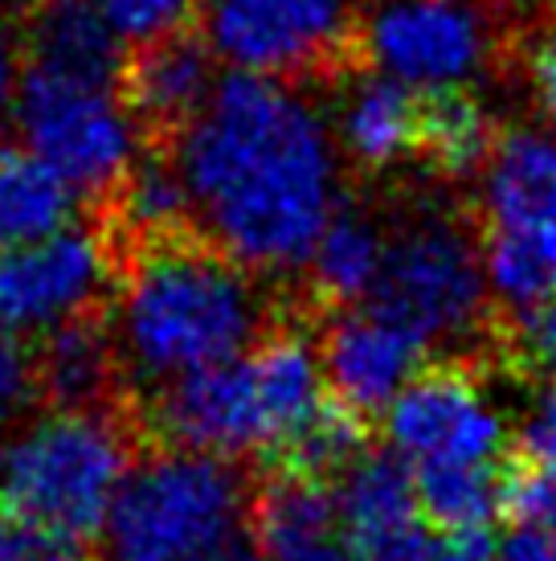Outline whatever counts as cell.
I'll use <instances>...</instances> for the list:
<instances>
[{
    "label": "cell",
    "instance_id": "obj_30",
    "mask_svg": "<svg viewBox=\"0 0 556 561\" xmlns=\"http://www.w3.org/2000/svg\"><path fill=\"white\" fill-rule=\"evenodd\" d=\"M528 82L536 94V107L544 111V119L556 127V25L541 33V42L532 46L528 58Z\"/></svg>",
    "mask_w": 556,
    "mask_h": 561
},
{
    "label": "cell",
    "instance_id": "obj_5",
    "mask_svg": "<svg viewBox=\"0 0 556 561\" xmlns=\"http://www.w3.org/2000/svg\"><path fill=\"white\" fill-rule=\"evenodd\" d=\"M131 468L127 431L107 410H49L0 438V508L91 541Z\"/></svg>",
    "mask_w": 556,
    "mask_h": 561
},
{
    "label": "cell",
    "instance_id": "obj_19",
    "mask_svg": "<svg viewBox=\"0 0 556 561\" xmlns=\"http://www.w3.org/2000/svg\"><path fill=\"white\" fill-rule=\"evenodd\" d=\"M421 107L414 87L377 75L348 94L340 111V140L348 157L364 169H393L397 160L421 152Z\"/></svg>",
    "mask_w": 556,
    "mask_h": 561
},
{
    "label": "cell",
    "instance_id": "obj_8",
    "mask_svg": "<svg viewBox=\"0 0 556 561\" xmlns=\"http://www.w3.org/2000/svg\"><path fill=\"white\" fill-rule=\"evenodd\" d=\"M115 266V234L86 226H62L37 242L0 250V324L16 336H46L99 312Z\"/></svg>",
    "mask_w": 556,
    "mask_h": 561
},
{
    "label": "cell",
    "instance_id": "obj_15",
    "mask_svg": "<svg viewBox=\"0 0 556 561\" xmlns=\"http://www.w3.org/2000/svg\"><path fill=\"white\" fill-rule=\"evenodd\" d=\"M25 66L124 87V33L111 25L99 0H33L25 25Z\"/></svg>",
    "mask_w": 556,
    "mask_h": 561
},
{
    "label": "cell",
    "instance_id": "obj_31",
    "mask_svg": "<svg viewBox=\"0 0 556 561\" xmlns=\"http://www.w3.org/2000/svg\"><path fill=\"white\" fill-rule=\"evenodd\" d=\"M495 561H556V533L536 529V525H516L495 546Z\"/></svg>",
    "mask_w": 556,
    "mask_h": 561
},
{
    "label": "cell",
    "instance_id": "obj_11",
    "mask_svg": "<svg viewBox=\"0 0 556 561\" xmlns=\"http://www.w3.org/2000/svg\"><path fill=\"white\" fill-rule=\"evenodd\" d=\"M369 54L414 91H454L479 75L487 25L466 0H393L372 16Z\"/></svg>",
    "mask_w": 556,
    "mask_h": 561
},
{
    "label": "cell",
    "instance_id": "obj_14",
    "mask_svg": "<svg viewBox=\"0 0 556 561\" xmlns=\"http://www.w3.org/2000/svg\"><path fill=\"white\" fill-rule=\"evenodd\" d=\"M209 37L172 30L164 37L139 42L124 70V99L143 131L181 136L217 87Z\"/></svg>",
    "mask_w": 556,
    "mask_h": 561
},
{
    "label": "cell",
    "instance_id": "obj_6",
    "mask_svg": "<svg viewBox=\"0 0 556 561\" xmlns=\"http://www.w3.org/2000/svg\"><path fill=\"white\" fill-rule=\"evenodd\" d=\"M13 124L30 152L46 160L66 185L107 202L136 169L139 131L124 87L66 79L54 70L25 66Z\"/></svg>",
    "mask_w": 556,
    "mask_h": 561
},
{
    "label": "cell",
    "instance_id": "obj_33",
    "mask_svg": "<svg viewBox=\"0 0 556 561\" xmlns=\"http://www.w3.org/2000/svg\"><path fill=\"white\" fill-rule=\"evenodd\" d=\"M528 348H532V357L556 377V299L544 304L541 312L528 320Z\"/></svg>",
    "mask_w": 556,
    "mask_h": 561
},
{
    "label": "cell",
    "instance_id": "obj_17",
    "mask_svg": "<svg viewBox=\"0 0 556 561\" xmlns=\"http://www.w3.org/2000/svg\"><path fill=\"white\" fill-rule=\"evenodd\" d=\"M483 209L495 230L556 226V131H508L483 169Z\"/></svg>",
    "mask_w": 556,
    "mask_h": 561
},
{
    "label": "cell",
    "instance_id": "obj_21",
    "mask_svg": "<svg viewBox=\"0 0 556 561\" xmlns=\"http://www.w3.org/2000/svg\"><path fill=\"white\" fill-rule=\"evenodd\" d=\"M483 271L491 296L516 320H532L556 299V226L491 230L483 247Z\"/></svg>",
    "mask_w": 556,
    "mask_h": 561
},
{
    "label": "cell",
    "instance_id": "obj_16",
    "mask_svg": "<svg viewBox=\"0 0 556 561\" xmlns=\"http://www.w3.org/2000/svg\"><path fill=\"white\" fill-rule=\"evenodd\" d=\"M250 525L270 561H356L344 541L336 488L282 471L254 496Z\"/></svg>",
    "mask_w": 556,
    "mask_h": 561
},
{
    "label": "cell",
    "instance_id": "obj_28",
    "mask_svg": "<svg viewBox=\"0 0 556 561\" xmlns=\"http://www.w3.org/2000/svg\"><path fill=\"white\" fill-rule=\"evenodd\" d=\"M99 9L124 33V42H152L172 30H185L197 0H99Z\"/></svg>",
    "mask_w": 556,
    "mask_h": 561
},
{
    "label": "cell",
    "instance_id": "obj_13",
    "mask_svg": "<svg viewBox=\"0 0 556 561\" xmlns=\"http://www.w3.org/2000/svg\"><path fill=\"white\" fill-rule=\"evenodd\" d=\"M426 353L430 348L409 328L377 308L340 312L320 348L332 398L356 410L360 419L381 414L397 402V393L426 369Z\"/></svg>",
    "mask_w": 556,
    "mask_h": 561
},
{
    "label": "cell",
    "instance_id": "obj_22",
    "mask_svg": "<svg viewBox=\"0 0 556 561\" xmlns=\"http://www.w3.org/2000/svg\"><path fill=\"white\" fill-rule=\"evenodd\" d=\"M385 247L389 238H381L377 221L356 209H336V218L327 221V230L308 259L315 296L327 304L369 299L385 266Z\"/></svg>",
    "mask_w": 556,
    "mask_h": 561
},
{
    "label": "cell",
    "instance_id": "obj_20",
    "mask_svg": "<svg viewBox=\"0 0 556 561\" xmlns=\"http://www.w3.org/2000/svg\"><path fill=\"white\" fill-rule=\"evenodd\" d=\"M74 188L25 144H0V250L25 247L70 226Z\"/></svg>",
    "mask_w": 556,
    "mask_h": 561
},
{
    "label": "cell",
    "instance_id": "obj_10",
    "mask_svg": "<svg viewBox=\"0 0 556 561\" xmlns=\"http://www.w3.org/2000/svg\"><path fill=\"white\" fill-rule=\"evenodd\" d=\"M389 443L409 468L499 463L508 422L466 369L430 365L385 410Z\"/></svg>",
    "mask_w": 556,
    "mask_h": 561
},
{
    "label": "cell",
    "instance_id": "obj_32",
    "mask_svg": "<svg viewBox=\"0 0 556 561\" xmlns=\"http://www.w3.org/2000/svg\"><path fill=\"white\" fill-rule=\"evenodd\" d=\"M430 561H495V546L487 533H447Z\"/></svg>",
    "mask_w": 556,
    "mask_h": 561
},
{
    "label": "cell",
    "instance_id": "obj_27",
    "mask_svg": "<svg viewBox=\"0 0 556 561\" xmlns=\"http://www.w3.org/2000/svg\"><path fill=\"white\" fill-rule=\"evenodd\" d=\"M0 561H91L86 541L25 516H0Z\"/></svg>",
    "mask_w": 556,
    "mask_h": 561
},
{
    "label": "cell",
    "instance_id": "obj_18",
    "mask_svg": "<svg viewBox=\"0 0 556 561\" xmlns=\"http://www.w3.org/2000/svg\"><path fill=\"white\" fill-rule=\"evenodd\" d=\"M33 360H37V390L54 402V410H103V398L124 365L115 332L99 320V312L46 332Z\"/></svg>",
    "mask_w": 556,
    "mask_h": 561
},
{
    "label": "cell",
    "instance_id": "obj_12",
    "mask_svg": "<svg viewBox=\"0 0 556 561\" xmlns=\"http://www.w3.org/2000/svg\"><path fill=\"white\" fill-rule=\"evenodd\" d=\"M336 488L340 529L356 561H430L438 541L417 500L414 468L397 451H364Z\"/></svg>",
    "mask_w": 556,
    "mask_h": 561
},
{
    "label": "cell",
    "instance_id": "obj_7",
    "mask_svg": "<svg viewBox=\"0 0 556 561\" xmlns=\"http://www.w3.org/2000/svg\"><path fill=\"white\" fill-rule=\"evenodd\" d=\"M487 291L483 254L471 234L459 221L426 214L389 238L369 308L385 312L433 348L463 341L483 324Z\"/></svg>",
    "mask_w": 556,
    "mask_h": 561
},
{
    "label": "cell",
    "instance_id": "obj_25",
    "mask_svg": "<svg viewBox=\"0 0 556 561\" xmlns=\"http://www.w3.org/2000/svg\"><path fill=\"white\" fill-rule=\"evenodd\" d=\"M421 99L426 107H421V152L417 157L442 176H471L475 169H487L499 140L479 99L466 94L463 87L421 94Z\"/></svg>",
    "mask_w": 556,
    "mask_h": 561
},
{
    "label": "cell",
    "instance_id": "obj_34",
    "mask_svg": "<svg viewBox=\"0 0 556 561\" xmlns=\"http://www.w3.org/2000/svg\"><path fill=\"white\" fill-rule=\"evenodd\" d=\"M21 4H33V0H0V13H9V9H21Z\"/></svg>",
    "mask_w": 556,
    "mask_h": 561
},
{
    "label": "cell",
    "instance_id": "obj_23",
    "mask_svg": "<svg viewBox=\"0 0 556 561\" xmlns=\"http://www.w3.org/2000/svg\"><path fill=\"white\" fill-rule=\"evenodd\" d=\"M119 205L115 209V226L136 238V250L152 247V242H169V238L197 234V209H193V193L176 160H139L124 188L111 197Z\"/></svg>",
    "mask_w": 556,
    "mask_h": 561
},
{
    "label": "cell",
    "instance_id": "obj_4",
    "mask_svg": "<svg viewBox=\"0 0 556 561\" xmlns=\"http://www.w3.org/2000/svg\"><path fill=\"white\" fill-rule=\"evenodd\" d=\"M254 496L230 459L172 447L131 468L103 525V561H246Z\"/></svg>",
    "mask_w": 556,
    "mask_h": 561
},
{
    "label": "cell",
    "instance_id": "obj_2",
    "mask_svg": "<svg viewBox=\"0 0 556 561\" xmlns=\"http://www.w3.org/2000/svg\"><path fill=\"white\" fill-rule=\"evenodd\" d=\"M263 332V299L246 266L209 238L185 234L131 254L119 283L115 348L131 374L164 386L242 357Z\"/></svg>",
    "mask_w": 556,
    "mask_h": 561
},
{
    "label": "cell",
    "instance_id": "obj_9",
    "mask_svg": "<svg viewBox=\"0 0 556 561\" xmlns=\"http://www.w3.org/2000/svg\"><path fill=\"white\" fill-rule=\"evenodd\" d=\"M205 37L233 70L320 75L348 58L352 9L348 0H209Z\"/></svg>",
    "mask_w": 556,
    "mask_h": 561
},
{
    "label": "cell",
    "instance_id": "obj_24",
    "mask_svg": "<svg viewBox=\"0 0 556 561\" xmlns=\"http://www.w3.org/2000/svg\"><path fill=\"white\" fill-rule=\"evenodd\" d=\"M417 500L442 533H487L508 500L503 463H430L414 468Z\"/></svg>",
    "mask_w": 556,
    "mask_h": 561
},
{
    "label": "cell",
    "instance_id": "obj_1",
    "mask_svg": "<svg viewBox=\"0 0 556 561\" xmlns=\"http://www.w3.org/2000/svg\"><path fill=\"white\" fill-rule=\"evenodd\" d=\"M201 238L246 271H294L336 218V148L311 103L282 79L230 70L181 131Z\"/></svg>",
    "mask_w": 556,
    "mask_h": 561
},
{
    "label": "cell",
    "instance_id": "obj_3",
    "mask_svg": "<svg viewBox=\"0 0 556 561\" xmlns=\"http://www.w3.org/2000/svg\"><path fill=\"white\" fill-rule=\"evenodd\" d=\"M327 393L320 348L299 332H278L242 357L164 381L152 402V422L185 451L282 459L332 402Z\"/></svg>",
    "mask_w": 556,
    "mask_h": 561
},
{
    "label": "cell",
    "instance_id": "obj_26",
    "mask_svg": "<svg viewBox=\"0 0 556 561\" xmlns=\"http://www.w3.org/2000/svg\"><path fill=\"white\" fill-rule=\"evenodd\" d=\"M37 393V360L25 348V336L0 324V435L21 426Z\"/></svg>",
    "mask_w": 556,
    "mask_h": 561
},
{
    "label": "cell",
    "instance_id": "obj_35",
    "mask_svg": "<svg viewBox=\"0 0 556 561\" xmlns=\"http://www.w3.org/2000/svg\"><path fill=\"white\" fill-rule=\"evenodd\" d=\"M246 561H250V558H246Z\"/></svg>",
    "mask_w": 556,
    "mask_h": 561
},
{
    "label": "cell",
    "instance_id": "obj_29",
    "mask_svg": "<svg viewBox=\"0 0 556 561\" xmlns=\"http://www.w3.org/2000/svg\"><path fill=\"white\" fill-rule=\"evenodd\" d=\"M21 82H25V46L16 42L13 25L0 13V124H9L16 115Z\"/></svg>",
    "mask_w": 556,
    "mask_h": 561
}]
</instances>
